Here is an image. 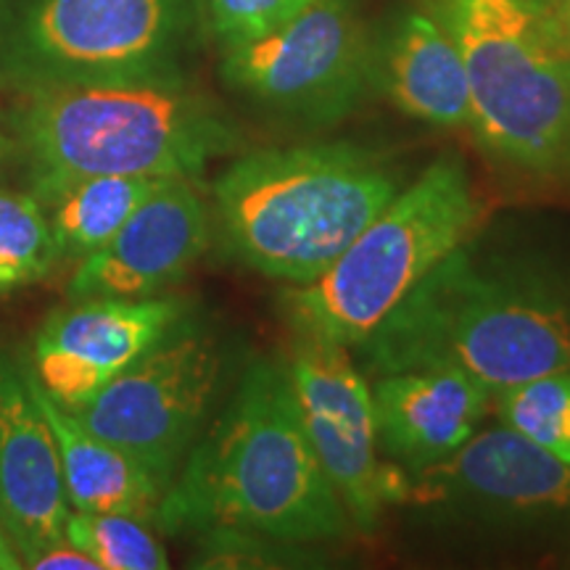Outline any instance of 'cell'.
I'll return each mask as SVG.
<instances>
[{"label": "cell", "instance_id": "cell-1", "mask_svg": "<svg viewBox=\"0 0 570 570\" xmlns=\"http://www.w3.org/2000/svg\"><path fill=\"white\" fill-rule=\"evenodd\" d=\"M356 348L375 375L452 370L497 396L570 370V277L462 244Z\"/></svg>", "mask_w": 570, "mask_h": 570}, {"label": "cell", "instance_id": "cell-2", "mask_svg": "<svg viewBox=\"0 0 570 570\" xmlns=\"http://www.w3.org/2000/svg\"><path fill=\"white\" fill-rule=\"evenodd\" d=\"M164 533L217 529L317 544L344 539L352 518L306 439L285 356H262L202 433L164 491Z\"/></svg>", "mask_w": 570, "mask_h": 570}, {"label": "cell", "instance_id": "cell-3", "mask_svg": "<svg viewBox=\"0 0 570 570\" xmlns=\"http://www.w3.org/2000/svg\"><path fill=\"white\" fill-rule=\"evenodd\" d=\"M9 135L38 198L96 175L196 180L238 146L217 106L177 75L30 92L11 111Z\"/></svg>", "mask_w": 570, "mask_h": 570}, {"label": "cell", "instance_id": "cell-4", "mask_svg": "<svg viewBox=\"0 0 570 570\" xmlns=\"http://www.w3.org/2000/svg\"><path fill=\"white\" fill-rule=\"evenodd\" d=\"M399 190L386 156L354 142L259 148L214 180V225L235 262L269 281L306 285Z\"/></svg>", "mask_w": 570, "mask_h": 570}, {"label": "cell", "instance_id": "cell-5", "mask_svg": "<svg viewBox=\"0 0 570 570\" xmlns=\"http://www.w3.org/2000/svg\"><path fill=\"white\" fill-rule=\"evenodd\" d=\"M481 217L465 161L439 156L323 275L285 285L277 296L283 320L294 336L356 348L441 259L468 244Z\"/></svg>", "mask_w": 570, "mask_h": 570}, {"label": "cell", "instance_id": "cell-6", "mask_svg": "<svg viewBox=\"0 0 570 570\" xmlns=\"http://www.w3.org/2000/svg\"><path fill=\"white\" fill-rule=\"evenodd\" d=\"M465 63L473 127L499 161L558 173L570 151V42L550 0H425Z\"/></svg>", "mask_w": 570, "mask_h": 570}, {"label": "cell", "instance_id": "cell-7", "mask_svg": "<svg viewBox=\"0 0 570 570\" xmlns=\"http://www.w3.org/2000/svg\"><path fill=\"white\" fill-rule=\"evenodd\" d=\"M185 0H11L0 9V90L175 75Z\"/></svg>", "mask_w": 570, "mask_h": 570}, {"label": "cell", "instance_id": "cell-8", "mask_svg": "<svg viewBox=\"0 0 570 570\" xmlns=\"http://www.w3.org/2000/svg\"><path fill=\"white\" fill-rule=\"evenodd\" d=\"M227 348L185 315L75 415L169 489L223 391Z\"/></svg>", "mask_w": 570, "mask_h": 570}, {"label": "cell", "instance_id": "cell-9", "mask_svg": "<svg viewBox=\"0 0 570 570\" xmlns=\"http://www.w3.org/2000/svg\"><path fill=\"white\" fill-rule=\"evenodd\" d=\"M373 75V48L352 0H317L273 30L225 46L223 77L259 109L325 127L344 119Z\"/></svg>", "mask_w": 570, "mask_h": 570}, {"label": "cell", "instance_id": "cell-10", "mask_svg": "<svg viewBox=\"0 0 570 570\" xmlns=\"http://www.w3.org/2000/svg\"><path fill=\"white\" fill-rule=\"evenodd\" d=\"M315 458L356 529L370 531L404 491V470L381 462L373 389L344 346L296 336L285 356Z\"/></svg>", "mask_w": 570, "mask_h": 570}, {"label": "cell", "instance_id": "cell-11", "mask_svg": "<svg viewBox=\"0 0 570 570\" xmlns=\"http://www.w3.org/2000/svg\"><path fill=\"white\" fill-rule=\"evenodd\" d=\"M185 315L177 296L75 298L40 325L27 367L56 404L77 412Z\"/></svg>", "mask_w": 570, "mask_h": 570}, {"label": "cell", "instance_id": "cell-12", "mask_svg": "<svg viewBox=\"0 0 570 570\" xmlns=\"http://www.w3.org/2000/svg\"><path fill=\"white\" fill-rule=\"evenodd\" d=\"M399 502L504 520L570 515V468L515 428L499 425L404 473Z\"/></svg>", "mask_w": 570, "mask_h": 570}, {"label": "cell", "instance_id": "cell-13", "mask_svg": "<svg viewBox=\"0 0 570 570\" xmlns=\"http://www.w3.org/2000/svg\"><path fill=\"white\" fill-rule=\"evenodd\" d=\"M212 240L209 206L194 180H167L117 235L80 259L69 298L159 296L194 269Z\"/></svg>", "mask_w": 570, "mask_h": 570}, {"label": "cell", "instance_id": "cell-14", "mask_svg": "<svg viewBox=\"0 0 570 570\" xmlns=\"http://www.w3.org/2000/svg\"><path fill=\"white\" fill-rule=\"evenodd\" d=\"M67 518L59 452L30 367L0 344V531L11 568L30 547L61 539Z\"/></svg>", "mask_w": 570, "mask_h": 570}, {"label": "cell", "instance_id": "cell-15", "mask_svg": "<svg viewBox=\"0 0 570 570\" xmlns=\"http://www.w3.org/2000/svg\"><path fill=\"white\" fill-rule=\"evenodd\" d=\"M491 391L452 370L377 375V446L404 473L449 458L479 431Z\"/></svg>", "mask_w": 570, "mask_h": 570}, {"label": "cell", "instance_id": "cell-16", "mask_svg": "<svg viewBox=\"0 0 570 570\" xmlns=\"http://www.w3.org/2000/svg\"><path fill=\"white\" fill-rule=\"evenodd\" d=\"M373 75L404 117L458 130L473 122L465 63L449 32L428 9L399 17L377 51Z\"/></svg>", "mask_w": 570, "mask_h": 570}, {"label": "cell", "instance_id": "cell-17", "mask_svg": "<svg viewBox=\"0 0 570 570\" xmlns=\"http://www.w3.org/2000/svg\"><path fill=\"white\" fill-rule=\"evenodd\" d=\"M32 386L51 425L69 510L127 512L154 520L167 491L164 483L122 449L92 433L75 412L56 404L38 386L35 375Z\"/></svg>", "mask_w": 570, "mask_h": 570}, {"label": "cell", "instance_id": "cell-18", "mask_svg": "<svg viewBox=\"0 0 570 570\" xmlns=\"http://www.w3.org/2000/svg\"><path fill=\"white\" fill-rule=\"evenodd\" d=\"M156 177L96 175L71 180L46 196H35L46 209L59 259L80 262L117 235L132 212L159 188Z\"/></svg>", "mask_w": 570, "mask_h": 570}, {"label": "cell", "instance_id": "cell-19", "mask_svg": "<svg viewBox=\"0 0 570 570\" xmlns=\"http://www.w3.org/2000/svg\"><path fill=\"white\" fill-rule=\"evenodd\" d=\"M67 537L98 570H164L169 558L148 520L127 512L69 510Z\"/></svg>", "mask_w": 570, "mask_h": 570}, {"label": "cell", "instance_id": "cell-20", "mask_svg": "<svg viewBox=\"0 0 570 570\" xmlns=\"http://www.w3.org/2000/svg\"><path fill=\"white\" fill-rule=\"evenodd\" d=\"M56 262L59 252L38 198L0 190V296L42 281Z\"/></svg>", "mask_w": 570, "mask_h": 570}, {"label": "cell", "instance_id": "cell-21", "mask_svg": "<svg viewBox=\"0 0 570 570\" xmlns=\"http://www.w3.org/2000/svg\"><path fill=\"white\" fill-rule=\"evenodd\" d=\"M494 399L502 425L515 428L570 468V370L520 383Z\"/></svg>", "mask_w": 570, "mask_h": 570}, {"label": "cell", "instance_id": "cell-22", "mask_svg": "<svg viewBox=\"0 0 570 570\" xmlns=\"http://www.w3.org/2000/svg\"><path fill=\"white\" fill-rule=\"evenodd\" d=\"M198 552L190 562L196 568H298L317 558L306 544H291L252 531L217 529L198 533Z\"/></svg>", "mask_w": 570, "mask_h": 570}, {"label": "cell", "instance_id": "cell-23", "mask_svg": "<svg viewBox=\"0 0 570 570\" xmlns=\"http://www.w3.org/2000/svg\"><path fill=\"white\" fill-rule=\"evenodd\" d=\"M317 0H206L212 30L225 46L273 30Z\"/></svg>", "mask_w": 570, "mask_h": 570}, {"label": "cell", "instance_id": "cell-24", "mask_svg": "<svg viewBox=\"0 0 570 570\" xmlns=\"http://www.w3.org/2000/svg\"><path fill=\"white\" fill-rule=\"evenodd\" d=\"M554 19H558L562 35H566L570 42V0H550Z\"/></svg>", "mask_w": 570, "mask_h": 570}, {"label": "cell", "instance_id": "cell-25", "mask_svg": "<svg viewBox=\"0 0 570 570\" xmlns=\"http://www.w3.org/2000/svg\"><path fill=\"white\" fill-rule=\"evenodd\" d=\"M13 154H17V151H13V140H11V135L0 130V161L9 159V156H13Z\"/></svg>", "mask_w": 570, "mask_h": 570}, {"label": "cell", "instance_id": "cell-26", "mask_svg": "<svg viewBox=\"0 0 570 570\" xmlns=\"http://www.w3.org/2000/svg\"><path fill=\"white\" fill-rule=\"evenodd\" d=\"M568 164H570V151H568Z\"/></svg>", "mask_w": 570, "mask_h": 570}]
</instances>
